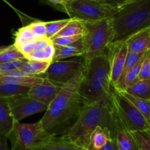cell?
Listing matches in <instances>:
<instances>
[{
	"label": "cell",
	"mask_w": 150,
	"mask_h": 150,
	"mask_svg": "<svg viewBox=\"0 0 150 150\" xmlns=\"http://www.w3.org/2000/svg\"><path fill=\"white\" fill-rule=\"evenodd\" d=\"M62 11L67 13L70 19L91 23L112 17L117 9L100 0H69Z\"/></svg>",
	"instance_id": "8992f818"
},
{
	"label": "cell",
	"mask_w": 150,
	"mask_h": 150,
	"mask_svg": "<svg viewBox=\"0 0 150 150\" xmlns=\"http://www.w3.org/2000/svg\"><path fill=\"white\" fill-rule=\"evenodd\" d=\"M150 79V50L146 53L141 66L139 80Z\"/></svg>",
	"instance_id": "4dcf8cb0"
},
{
	"label": "cell",
	"mask_w": 150,
	"mask_h": 150,
	"mask_svg": "<svg viewBox=\"0 0 150 150\" xmlns=\"http://www.w3.org/2000/svg\"><path fill=\"white\" fill-rule=\"evenodd\" d=\"M98 126L116 133V117L110 99L83 104L75 121L61 136L90 150V135Z\"/></svg>",
	"instance_id": "7a4b0ae2"
},
{
	"label": "cell",
	"mask_w": 150,
	"mask_h": 150,
	"mask_svg": "<svg viewBox=\"0 0 150 150\" xmlns=\"http://www.w3.org/2000/svg\"><path fill=\"white\" fill-rule=\"evenodd\" d=\"M27 61V59L23 58L20 59V60H13V61L7 62V63H0V73H5V72L19 70Z\"/></svg>",
	"instance_id": "f546056e"
},
{
	"label": "cell",
	"mask_w": 150,
	"mask_h": 150,
	"mask_svg": "<svg viewBox=\"0 0 150 150\" xmlns=\"http://www.w3.org/2000/svg\"><path fill=\"white\" fill-rule=\"evenodd\" d=\"M145 53H127L125 62L124 67H123L121 75H120V79H119V80H120V79H122L130 69H132L133 66H136V65L139 63V61L143 57V56L144 55Z\"/></svg>",
	"instance_id": "f1b7e54d"
},
{
	"label": "cell",
	"mask_w": 150,
	"mask_h": 150,
	"mask_svg": "<svg viewBox=\"0 0 150 150\" xmlns=\"http://www.w3.org/2000/svg\"><path fill=\"white\" fill-rule=\"evenodd\" d=\"M130 95L150 101V79L139 80L125 91Z\"/></svg>",
	"instance_id": "7402d4cb"
},
{
	"label": "cell",
	"mask_w": 150,
	"mask_h": 150,
	"mask_svg": "<svg viewBox=\"0 0 150 150\" xmlns=\"http://www.w3.org/2000/svg\"><path fill=\"white\" fill-rule=\"evenodd\" d=\"M9 104L16 121H20L35 113L45 112L48 107L47 104L32 98L27 94L9 98Z\"/></svg>",
	"instance_id": "30bf717a"
},
{
	"label": "cell",
	"mask_w": 150,
	"mask_h": 150,
	"mask_svg": "<svg viewBox=\"0 0 150 150\" xmlns=\"http://www.w3.org/2000/svg\"><path fill=\"white\" fill-rule=\"evenodd\" d=\"M85 61L77 60H58L50 64L46 71L39 76L59 85H64L80 71L83 69Z\"/></svg>",
	"instance_id": "9c48e42d"
},
{
	"label": "cell",
	"mask_w": 150,
	"mask_h": 150,
	"mask_svg": "<svg viewBox=\"0 0 150 150\" xmlns=\"http://www.w3.org/2000/svg\"><path fill=\"white\" fill-rule=\"evenodd\" d=\"M43 78L37 76H3L0 78V82H6V83L16 84V85H21V86L32 88L38 84L40 83Z\"/></svg>",
	"instance_id": "ffe728a7"
},
{
	"label": "cell",
	"mask_w": 150,
	"mask_h": 150,
	"mask_svg": "<svg viewBox=\"0 0 150 150\" xmlns=\"http://www.w3.org/2000/svg\"><path fill=\"white\" fill-rule=\"evenodd\" d=\"M97 150H119V149L118 147H117L115 138H111V139L106 143L105 145H104L103 146L101 147L100 149Z\"/></svg>",
	"instance_id": "f35d334b"
},
{
	"label": "cell",
	"mask_w": 150,
	"mask_h": 150,
	"mask_svg": "<svg viewBox=\"0 0 150 150\" xmlns=\"http://www.w3.org/2000/svg\"><path fill=\"white\" fill-rule=\"evenodd\" d=\"M111 138H115L114 132L106 127L98 126L90 135V150L99 149Z\"/></svg>",
	"instance_id": "ac0fdd59"
},
{
	"label": "cell",
	"mask_w": 150,
	"mask_h": 150,
	"mask_svg": "<svg viewBox=\"0 0 150 150\" xmlns=\"http://www.w3.org/2000/svg\"><path fill=\"white\" fill-rule=\"evenodd\" d=\"M9 46H0V54H1V52H3L4 51H5L6 49H7L9 48Z\"/></svg>",
	"instance_id": "b9f144b4"
},
{
	"label": "cell",
	"mask_w": 150,
	"mask_h": 150,
	"mask_svg": "<svg viewBox=\"0 0 150 150\" xmlns=\"http://www.w3.org/2000/svg\"><path fill=\"white\" fill-rule=\"evenodd\" d=\"M121 94H122L125 98L130 101H131L133 105L142 113V114L146 118L148 123L150 119V101L149 100L144 99L138 98V97L133 96L130 95L127 93L125 91H119Z\"/></svg>",
	"instance_id": "cb8c5ba5"
},
{
	"label": "cell",
	"mask_w": 150,
	"mask_h": 150,
	"mask_svg": "<svg viewBox=\"0 0 150 150\" xmlns=\"http://www.w3.org/2000/svg\"><path fill=\"white\" fill-rule=\"evenodd\" d=\"M115 114V113H114ZM116 117L115 139L119 150H138L131 132L127 130Z\"/></svg>",
	"instance_id": "2e32d148"
},
{
	"label": "cell",
	"mask_w": 150,
	"mask_h": 150,
	"mask_svg": "<svg viewBox=\"0 0 150 150\" xmlns=\"http://www.w3.org/2000/svg\"><path fill=\"white\" fill-rule=\"evenodd\" d=\"M48 1H49L51 4H52L53 5L55 6L58 10H62V9L63 8L64 5L66 4V3L69 1V0H47Z\"/></svg>",
	"instance_id": "ab89813d"
},
{
	"label": "cell",
	"mask_w": 150,
	"mask_h": 150,
	"mask_svg": "<svg viewBox=\"0 0 150 150\" xmlns=\"http://www.w3.org/2000/svg\"><path fill=\"white\" fill-rule=\"evenodd\" d=\"M29 28L31 29L32 32L38 38L46 36V26H45V22L38 21H34L29 24Z\"/></svg>",
	"instance_id": "d6a6232c"
},
{
	"label": "cell",
	"mask_w": 150,
	"mask_h": 150,
	"mask_svg": "<svg viewBox=\"0 0 150 150\" xmlns=\"http://www.w3.org/2000/svg\"><path fill=\"white\" fill-rule=\"evenodd\" d=\"M51 43L52 41H51V38H47L46 36L41 37L35 41V49L34 50H44Z\"/></svg>",
	"instance_id": "d590c367"
},
{
	"label": "cell",
	"mask_w": 150,
	"mask_h": 150,
	"mask_svg": "<svg viewBox=\"0 0 150 150\" xmlns=\"http://www.w3.org/2000/svg\"><path fill=\"white\" fill-rule=\"evenodd\" d=\"M108 59L110 65V79L112 86L117 82L124 67L126 57L128 53L125 41L117 44H111L108 47Z\"/></svg>",
	"instance_id": "8fae6325"
},
{
	"label": "cell",
	"mask_w": 150,
	"mask_h": 150,
	"mask_svg": "<svg viewBox=\"0 0 150 150\" xmlns=\"http://www.w3.org/2000/svg\"><path fill=\"white\" fill-rule=\"evenodd\" d=\"M110 99L115 116L127 130L130 132L149 130V123L146 118L131 101L113 87Z\"/></svg>",
	"instance_id": "52a82bcc"
},
{
	"label": "cell",
	"mask_w": 150,
	"mask_h": 150,
	"mask_svg": "<svg viewBox=\"0 0 150 150\" xmlns=\"http://www.w3.org/2000/svg\"><path fill=\"white\" fill-rule=\"evenodd\" d=\"M39 38L37 37L29 28V25L20 28L15 34V41L13 45L16 47L20 45L22 42L29 40H36Z\"/></svg>",
	"instance_id": "484cf974"
},
{
	"label": "cell",
	"mask_w": 150,
	"mask_h": 150,
	"mask_svg": "<svg viewBox=\"0 0 150 150\" xmlns=\"http://www.w3.org/2000/svg\"><path fill=\"white\" fill-rule=\"evenodd\" d=\"M51 136L53 135L45 130L40 121L30 124L16 121L8 138L13 150H32Z\"/></svg>",
	"instance_id": "ba28073f"
},
{
	"label": "cell",
	"mask_w": 150,
	"mask_h": 150,
	"mask_svg": "<svg viewBox=\"0 0 150 150\" xmlns=\"http://www.w3.org/2000/svg\"><path fill=\"white\" fill-rule=\"evenodd\" d=\"M100 1L108 4V5L111 6L114 8L118 9L127 3L133 1V0H100Z\"/></svg>",
	"instance_id": "74e56055"
},
{
	"label": "cell",
	"mask_w": 150,
	"mask_h": 150,
	"mask_svg": "<svg viewBox=\"0 0 150 150\" xmlns=\"http://www.w3.org/2000/svg\"><path fill=\"white\" fill-rule=\"evenodd\" d=\"M84 53L85 49L81 38L76 41V42L69 44L67 46H55V54H54L52 62L62 60L64 59L68 58V57L83 56Z\"/></svg>",
	"instance_id": "e0dca14e"
},
{
	"label": "cell",
	"mask_w": 150,
	"mask_h": 150,
	"mask_svg": "<svg viewBox=\"0 0 150 150\" xmlns=\"http://www.w3.org/2000/svg\"><path fill=\"white\" fill-rule=\"evenodd\" d=\"M149 130H148V132L150 133V119H149Z\"/></svg>",
	"instance_id": "7bdbcfd3"
},
{
	"label": "cell",
	"mask_w": 150,
	"mask_h": 150,
	"mask_svg": "<svg viewBox=\"0 0 150 150\" xmlns=\"http://www.w3.org/2000/svg\"><path fill=\"white\" fill-rule=\"evenodd\" d=\"M62 87V85H57L43 78L40 83L30 88L27 95L48 106L57 96Z\"/></svg>",
	"instance_id": "7c38bea8"
},
{
	"label": "cell",
	"mask_w": 150,
	"mask_h": 150,
	"mask_svg": "<svg viewBox=\"0 0 150 150\" xmlns=\"http://www.w3.org/2000/svg\"><path fill=\"white\" fill-rule=\"evenodd\" d=\"M51 63L46 61L29 60L19 70L26 76H37L45 73Z\"/></svg>",
	"instance_id": "44dd1931"
},
{
	"label": "cell",
	"mask_w": 150,
	"mask_h": 150,
	"mask_svg": "<svg viewBox=\"0 0 150 150\" xmlns=\"http://www.w3.org/2000/svg\"><path fill=\"white\" fill-rule=\"evenodd\" d=\"M85 32H86V24L84 22L78 19H70L68 23L54 37L83 36Z\"/></svg>",
	"instance_id": "d6986e66"
},
{
	"label": "cell",
	"mask_w": 150,
	"mask_h": 150,
	"mask_svg": "<svg viewBox=\"0 0 150 150\" xmlns=\"http://www.w3.org/2000/svg\"><path fill=\"white\" fill-rule=\"evenodd\" d=\"M45 51V61L51 63L55 54V46L53 43L50 44L46 48L44 49Z\"/></svg>",
	"instance_id": "8d00e7d4"
},
{
	"label": "cell",
	"mask_w": 150,
	"mask_h": 150,
	"mask_svg": "<svg viewBox=\"0 0 150 150\" xmlns=\"http://www.w3.org/2000/svg\"><path fill=\"white\" fill-rule=\"evenodd\" d=\"M26 58L23 54L14 45H10L9 48L0 54V63H7L13 60H20Z\"/></svg>",
	"instance_id": "83f0119b"
},
{
	"label": "cell",
	"mask_w": 150,
	"mask_h": 150,
	"mask_svg": "<svg viewBox=\"0 0 150 150\" xmlns=\"http://www.w3.org/2000/svg\"><path fill=\"white\" fill-rule=\"evenodd\" d=\"M111 88L108 53L85 61L83 78L79 86L83 104L109 99Z\"/></svg>",
	"instance_id": "3957f363"
},
{
	"label": "cell",
	"mask_w": 150,
	"mask_h": 150,
	"mask_svg": "<svg viewBox=\"0 0 150 150\" xmlns=\"http://www.w3.org/2000/svg\"><path fill=\"white\" fill-rule=\"evenodd\" d=\"M36 40H29V41H23V42H22L20 45L18 46L16 48H17L25 57L26 54L30 53L31 51H32L35 49V45Z\"/></svg>",
	"instance_id": "836d02e7"
},
{
	"label": "cell",
	"mask_w": 150,
	"mask_h": 150,
	"mask_svg": "<svg viewBox=\"0 0 150 150\" xmlns=\"http://www.w3.org/2000/svg\"><path fill=\"white\" fill-rule=\"evenodd\" d=\"M149 28H150V26H149Z\"/></svg>",
	"instance_id": "ee69618b"
},
{
	"label": "cell",
	"mask_w": 150,
	"mask_h": 150,
	"mask_svg": "<svg viewBox=\"0 0 150 150\" xmlns=\"http://www.w3.org/2000/svg\"><path fill=\"white\" fill-rule=\"evenodd\" d=\"M83 69L62 85L40 120L45 130L51 135H57L59 132H64L69 128L67 129L69 124L75 121L79 116L83 105L79 86L83 78Z\"/></svg>",
	"instance_id": "6da1fadb"
},
{
	"label": "cell",
	"mask_w": 150,
	"mask_h": 150,
	"mask_svg": "<svg viewBox=\"0 0 150 150\" xmlns=\"http://www.w3.org/2000/svg\"><path fill=\"white\" fill-rule=\"evenodd\" d=\"M25 57L29 60L45 61V51L44 50H33L26 54Z\"/></svg>",
	"instance_id": "e575fe53"
},
{
	"label": "cell",
	"mask_w": 150,
	"mask_h": 150,
	"mask_svg": "<svg viewBox=\"0 0 150 150\" xmlns=\"http://www.w3.org/2000/svg\"><path fill=\"white\" fill-rule=\"evenodd\" d=\"M81 38L82 36L54 37L51 38V41L55 46H67L76 42V41Z\"/></svg>",
	"instance_id": "1f68e13d"
},
{
	"label": "cell",
	"mask_w": 150,
	"mask_h": 150,
	"mask_svg": "<svg viewBox=\"0 0 150 150\" xmlns=\"http://www.w3.org/2000/svg\"><path fill=\"white\" fill-rule=\"evenodd\" d=\"M128 52L145 53L150 50V28L142 29L125 41Z\"/></svg>",
	"instance_id": "5bb4252c"
},
{
	"label": "cell",
	"mask_w": 150,
	"mask_h": 150,
	"mask_svg": "<svg viewBox=\"0 0 150 150\" xmlns=\"http://www.w3.org/2000/svg\"><path fill=\"white\" fill-rule=\"evenodd\" d=\"M70 18L62 20L52 21L45 22L46 26V37L48 38H52L55 36L58 32H59L63 29L64 26L67 24L70 21Z\"/></svg>",
	"instance_id": "4316f807"
},
{
	"label": "cell",
	"mask_w": 150,
	"mask_h": 150,
	"mask_svg": "<svg viewBox=\"0 0 150 150\" xmlns=\"http://www.w3.org/2000/svg\"><path fill=\"white\" fill-rule=\"evenodd\" d=\"M138 150H150V133L148 131L130 132Z\"/></svg>",
	"instance_id": "d4e9b609"
},
{
	"label": "cell",
	"mask_w": 150,
	"mask_h": 150,
	"mask_svg": "<svg viewBox=\"0 0 150 150\" xmlns=\"http://www.w3.org/2000/svg\"><path fill=\"white\" fill-rule=\"evenodd\" d=\"M111 44L125 42L130 36L150 26V0H133L117 9L110 18Z\"/></svg>",
	"instance_id": "277c9868"
},
{
	"label": "cell",
	"mask_w": 150,
	"mask_h": 150,
	"mask_svg": "<svg viewBox=\"0 0 150 150\" xmlns=\"http://www.w3.org/2000/svg\"><path fill=\"white\" fill-rule=\"evenodd\" d=\"M29 89L30 88L28 87L0 82V97L9 99L17 96L26 95Z\"/></svg>",
	"instance_id": "603a6c76"
},
{
	"label": "cell",
	"mask_w": 150,
	"mask_h": 150,
	"mask_svg": "<svg viewBox=\"0 0 150 150\" xmlns=\"http://www.w3.org/2000/svg\"><path fill=\"white\" fill-rule=\"evenodd\" d=\"M16 121L12 115L8 98L0 97V139L7 141Z\"/></svg>",
	"instance_id": "4fadbf2b"
},
{
	"label": "cell",
	"mask_w": 150,
	"mask_h": 150,
	"mask_svg": "<svg viewBox=\"0 0 150 150\" xmlns=\"http://www.w3.org/2000/svg\"><path fill=\"white\" fill-rule=\"evenodd\" d=\"M32 150H87L79 146L72 141L57 135H53Z\"/></svg>",
	"instance_id": "9a60e30c"
},
{
	"label": "cell",
	"mask_w": 150,
	"mask_h": 150,
	"mask_svg": "<svg viewBox=\"0 0 150 150\" xmlns=\"http://www.w3.org/2000/svg\"><path fill=\"white\" fill-rule=\"evenodd\" d=\"M0 150H13L12 149H10L7 146V141L0 139Z\"/></svg>",
	"instance_id": "60d3db41"
},
{
	"label": "cell",
	"mask_w": 150,
	"mask_h": 150,
	"mask_svg": "<svg viewBox=\"0 0 150 150\" xmlns=\"http://www.w3.org/2000/svg\"><path fill=\"white\" fill-rule=\"evenodd\" d=\"M86 32L82 36L85 49L84 61L105 54L111 44L113 30L109 19L85 23Z\"/></svg>",
	"instance_id": "5b68a950"
}]
</instances>
